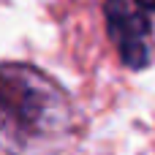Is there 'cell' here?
Instances as JSON below:
<instances>
[{
    "instance_id": "obj_1",
    "label": "cell",
    "mask_w": 155,
    "mask_h": 155,
    "mask_svg": "<svg viewBox=\"0 0 155 155\" xmlns=\"http://www.w3.org/2000/svg\"><path fill=\"white\" fill-rule=\"evenodd\" d=\"M74 125L65 90L25 63H0V150L38 153L57 147Z\"/></svg>"
},
{
    "instance_id": "obj_2",
    "label": "cell",
    "mask_w": 155,
    "mask_h": 155,
    "mask_svg": "<svg viewBox=\"0 0 155 155\" xmlns=\"http://www.w3.org/2000/svg\"><path fill=\"white\" fill-rule=\"evenodd\" d=\"M106 30L112 44L120 52V60L139 71L153 63V27L150 19L125 0H106L104 3Z\"/></svg>"
},
{
    "instance_id": "obj_3",
    "label": "cell",
    "mask_w": 155,
    "mask_h": 155,
    "mask_svg": "<svg viewBox=\"0 0 155 155\" xmlns=\"http://www.w3.org/2000/svg\"><path fill=\"white\" fill-rule=\"evenodd\" d=\"M139 8H144V11H155V0H134Z\"/></svg>"
}]
</instances>
